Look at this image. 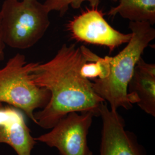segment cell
Instances as JSON below:
<instances>
[{
  "label": "cell",
  "mask_w": 155,
  "mask_h": 155,
  "mask_svg": "<svg viewBox=\"0 0 155 155\" xmlns=\"http://www.w3.org/2000/svg\"><path fill=\"white\" fill-rule=\"evenodd\" d=\"M100 58L84 45L63 44L55 55L44 63H37L31 74L32 81L51 93L48 104L35 112V124L45 129L54 127L71 112H92L100 116L105 101L97 94L93 82L81 73L83 64Z\"/></svg>",
  "instance_id": "cell-1"
},
{
  "label": "cell",
  "mask_w": 155,
  "mask_h": 155,
  "mask_svg": "<svg viewBox=\"0 0 155 155\" xmlns=\"http://www.w3.org/2000/svg\"><path fill=\"white\" fill-rule=\"evenodd\" d=\"M132 38L126 47L117 55L109 56V72L106 77L94 79L95 92L117 110L120 107L130 109L127 87L135 67L145 49L155 38V29L148 22L130 21Z\"/></svg>",
  "instance_id": "cell-2"
},
{
  "label": "cell",
  "mask_w": 155,
  "mask_h": 155,
  "mask_svg": "<svg viewBox=\"0 0 155 155\" xmlns=\"http://www.w3.org/2000/svg\"><path fill=\"white\" fill-rule=\"evenodd\" d=\"M49 13L38 0H5L0 10L5 45L19 50L36 45L50 26Z\"/></svg>",
  "instance_id": "cell-3"
},
{
  "label": "cell",
  "mask_w": 155,
  "mask_h": 155,
  "mask_svg": "<svg viewBox=\"0 0 155 155\" xmlns=\"http://www.w3.org/2000/svg\"><path fill=\"white\" fill-rule=\"evenodd\" d=\"M36 64L27 63L25 56L17 54L0 68V102L23 111L34 123L35 111L44 108L51 98L50 91L32 81Z\"/></svg>",
  "instance_id": "cell-4"
},
{
  "label": "cell",
  "mask_w": 155,
  "mask_h": 155,
  "mask_svg": "<svg viewBox=\"0 0 155 155\" xmlns=\"http://www.w3.org/2000/svg\"><path fill=\"white\" fill-rule=\"evenodd\" d=\"M94 117L90 111L70 113L48 133L35 140L55 148L61 155H93L87 144V135Z\"/></svg>",
  "instance_id": "cell-5"
},
{
  "label": "cell",
  "mask_w": 155,
  "mask_h": 155,
  "mask_svg": "<svg viewBox=\"0 0 155 155\" xmlns=\"http://www.w3.org/2000/svg\"><path fill=\"white\" fill-rule=\"evenodd\" d=\"M66 28L74 40L105 46L110 52L123 44H127L132 38V33H123L113 28L98 8H86L69 21Z\"/></svg>",
  "instance_id": "cell-6"
},
{
  "label": "cell",
  "mask_w": 155,
  "mask_h": 155,
  "mask_svg": "<svg viewBox=\"0 0 155 155\" xmlns=\"http://www.w3.org/2000/svg\"><path fill=\"white\" fill-rule=\"evenodd\" d=\"M102 129L100 155H145L133 133L125 129V121L117 110L109 109L105 102L100 110Z\"/></svg>",
  "instance_id": "cell-7"
},
{
  "label": "cell",
  "mask_w": 155,
  "mask_h": 155,
  "mask_svg": "<svg viewBox=\"0 0 155 155\" xmlns=\"http://www.w3.org/2000/svg\"><path fill=\"white\" fill-rule=\"evenodd\" d=\"M8 144L17 155H31L37 141L31 134L21 111L12 106L0 109V144Z\"/></svg>",
  "instance_id": "cell-8"
},
{
  "label": "cell",
  "mask_w": 155,
  "mask_h": 155,
  "mask_svg": "<svg viewBox=\"0 0 155 155\" xmlns=\"http://www.w3.org/2000/svg\"><path fill=\"white\" fill-rule=\"evenodd\" d=\"M130 103L137 104L147 114L155 117V64L141 58L127 87Z\"/></svg>",
  "instance_id": "cell-9"
},
{
  "label": "cell",
  "mask_w": 155,
  "mask_h": 155,
  "mask_svg": "<svg viewBox=\"0 0 155 155\" xmlns=\"http://www.w3.org/2000/svg\"><path fill=\"white\" fill-rule=\"evenodd\" d=\"M109 17L117 15L130 21L155 22V0H120L118 5L112 7L106 13Z\"/></svg>",
  "instance_id": "cell-10"
},
{
  "label": "cell",
  "mask_w": 155,
  "mask_h": 155,
  "mask_svg": "<svg viewBox=\"0 0 155 155\" xmlns=\"http://www.w3.org/2000/svg\"><path fill=\"white\" fill-rule=\"evenodd\" d=\"M113 2H117L118 0H110ZM87 1L91 8H98L100 0H45L43 4L48 12H58L61 16H63L66 13L69 7L73 9H79L82 3Z\"/></svg>",
  "instance_id": "cell-11"
},
{
  "label": "cell",
  "mask_w": 155,
  "mask_h": 155,
  "mask_svg": "<svg viewBox=\"0 0 155 155\" xmlns=\"http://www.w3.org/2000/svg\"><path fill=\"white\" fill-rule=\"evenodd\" d=\"M6 45H5L1 32V15H0V62L4 61L5 58V48Z\"/></svg>",
  "instance_id": "cell-12"
},
{
  "label": "cell",
  "mask_w": 155,
  "mask_h": 155,
  "mask_svg": "<svg viewBox=\"0 0 155 155\" xmlns=\"http://www.w3.org/2000/svg\"><path fill=\"white\" fill-rule=\"evenodd\" d=\"M3 106H4L2 105V104L0 102V109H1V108L3 107Z\"/></svg>",
  "instance_id": "cell-13"
}]
</instances>
